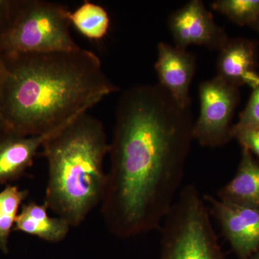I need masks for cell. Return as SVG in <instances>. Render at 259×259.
I'll return each instance as SVG.
<instances>
[{
  "label": "cell",
  "instance_id": "1",
  "mask_svg": "<svg viewBox=\"0 0 259 259\" xmlns=\"http://www.w3.org/2000/svg\"><path fill=\"white\" fill-rule=\"evenodd\" d=\"M194 123L190 108L158 83L135 85L121 95L100 203L113 236L160 229L183 180Z\"/></svg>",
  "mask_w": 259,
  "mask_h": 259
},
{
  "label": "cell",
  "instance_id": "3",
  "mask_svg": "<svg viewBox=\"0 0 259 259\" xmlns=\"http://www.w3.org/2000/svg\"><path fill=\"white\" fill-rule=\"evenodd\" d=\"M109 151L103 124L88 112L58 130L42 145L49 168L44 203L70 226L82 224L101 203L107 175L104 162Z\"/></svg>",
  "mask_w": 259,
  "mask_h": 259
},
{
  "label": "cell",
  "instance_id": "6",
  "mask_svg": "<svg viewBox=\"0 0 259 259\" xmlns=\"http://www.w3.org/2000/svg\"><path fill=\"white\" fill-rule=\"evenodd\" d=\"M200 112L194 123L193 138L207 148L222 146L233 139L232 119L240 100L239 88L216 76L199 88Z\"/></svg>",
  "mask_w": 259,
  "mask_h": 259
},
{
  "label": "cell",
  "instance_id": "21",
  "mask_svg": "<svg viewBox=\"0 0 259 259\" xmlns=\"http://www.w3.org/2000/svg\"><path fill=\"white\" fill-rule=\"evenodd\" d=\"M248 259H259V250L255 252L253 255H250Z\"/></svg>",
  "mask_w": 259,
  "mask_h": 259
},
{
  "label": "cell",
  "instance_id": "16",
  "mask_svg": "<svg viewBox=\"0 0 259 259\" xmlns=\"http://www.w3.org/2000/svg\"><path fill=\"white\" fill-rule=\"evenodd\" d=\"M211 6L240 26L252 27L259 19V0H218Z\"/></svg>",
  "mask_w": 259,
  "mask_h": 259
},
{
  "label": "cell",
  "instance_id": "22",
  "mask_svg": "<svg viewBox=\"0 0 259 259\" xmlns=\"http://www.w3.org/2000/svg\"><path fill=\"white\" fill-rule=\"evenodd\" d=\"M252 28L255 29V30H256V31L258 32V33L259 34V19L258 21H257L256 23H255L254 25L252 26Z\"/></svg>",
  "mask_w": 259,
  "mask_h": 259
},
{
  "label": "cell",
  "instance_id": "20",
  "mask_svg": "<svg viewBox=\"0 0 259 259\" xmlns=\"http://www.w3.org/2000/svg\"><path fill=\"white\" fill-rule=\"evenodd\" d=\"M6 135V131H5L4 125H3V122H2L1 119H0V141L3 139V138H4Z\"/></svg>",
  "mask_w": 259,
  "mask_h": 259
},
{
  "label": "cell",
  "instance_id": "10",
  "mask_svg": "<svg viewBox=\"0 0 259 259\" xmlns=\"http://www.w3.org/2000/svg\"><path fill=\"white\" fill-rule=\"evenodd\" d=\"M258 42L238 37L228 40L220 51L217 76L240 88L248 85L252 89L259 83Z\"/></svg>",
  "mask_w": 259,
  "mask_h": 259
},
{
  "label": "cell",
  "instance_id": "8",
  "mask_svg": "<svg viewBox=\"0 0 259 259\" xmlns=\"http://www.w3.org/2000/svg\"><path fill=\"white\" fill-rule=\"evenodd\" d=\"M209 213L217 220L227 241L239 259L259 250V209L204 196Z\"/></svg>",
  "mask_w": 259,
  "mask_h": 259
},
{
  "label": "cell",
  "instance_id": "9",
  "mask_svg": "<svg viewBox=\"0 0 259 259\" xmlns=\"http://www.w3.org/2000/svg\"><path fill=\"white\" fill-rule=\"evenodd\" d=\"M197 68L196 56L187 50L161 42L155 64L158 84L182 108H190V88Z\"/></svg>",
  "mask_w": 259,
  "mask_h": 259
},
{
  "label": "cell",
  "instance_id": "14",
  "mask_svg": "<svg viewBox=\"0 0 259 259\" xmlns=\"http://www.w3.org/2000/svg\"><path fill=\"white\" fill-rule=\"evenodd\" d=\"M71 25L90 40H101L108 32L110 19L105 8L85 1L74 12L69 13Z\"/></svg>",
  "mask_w": 259,
  "mask_h": 259
},
{
  "label": "cell",
  "instance_id": "18",
  "mask_svg": "<svg viewBox=\"0 0 259 259\" xmlns=\"http://www.w3.org/2000/svg\"><path fill=\"white\" fill-rule=\"evenodd\" d=\"M232 136L242 148L248 150L259 160V127L232 130Z\"/></svg>",
  "mask_w": 259,
  "mask_h": 259
},
{
  "label": "cell",
  "instance_id": "7",
  "mask_svg": "<svg viewBox=\"0 0 259 259\" xmlns=\"http://www.w3.org/2000/svg\"><path fill=\"white\" fill-rule=\"evenodd\" d=\"M168 25L175 47L182 50L197 45L220 51L229 40L224 29L218 26L201 0H192L172 13Z\"/></svg>",
  "mask_w": 259,
  "mask_h": 259
},
{
  "label": "cell",
  "instance_id": "2",
  "mask_svg": "<svg viewBox=\"0 0 259 259\" xmlns=\"http://www.w3.org/2000/svg\"><path fill=\"white\" fill-rule=\"evenodd\" d=\"M0 119L7 135L60 128L119 89L87 49L0 54Z\"/></svg>",
  "mask_w": 259,
  "mask_h": 259
},
{
  "label": "cell",
  "instance_id": "13",
  "mask_svg": "<svg viewBox=\"0 0 259 259\" xmlns=\"http://www.w3.org/2000/svg\"><path fill=\"white\" fill-rule=\"evenodd\" d=\"M45 203L30 202L22 206L14 231L23 232L49 243H59L67 236L71 226L62 218H52Z\"/></svg>",
  "mask_w": 259,
  "mask_h": 259
},
{
  "label": "cell",
  "instance_id": "15",
  "mask_svg": "<svg viewBox=\"0 0 259 259\" xmlns=\"http://www.w3.org/2000/svg\"><path fill=\"white\" fill-rule=\"evenodd\" d=\"M27 190H19L16 186L8 185L0 192V250L8 253V243L11 231L20 206L26 197Z\"/></svg>",
  "mask_w": 259,
  "mask_h": 259
},
{
  "label": "cell",
  "instance_id": "11",
  "mask_svg": "<svg viewBox=\"0 0 259 259\" xmlns=\"http://www.w3.org/2000/svg\"><path fill=\"white\" fill-rule=\"evenodd\" d=\"M60 128L37 136L6 135L0 141V184L21 176L32 166L39 148H42L51 135Z\"/></svg>",
  "mask_w": 259,
  "mask_h": 259
},
{
  "label": "cell",
  "instance_id": "5",
  "mask_svg": "<svg viewBox=\"0 0 259 259\" xmlns=\"http://www.w3.org/2000/svg\"><path fill=\"white\" fill-rule=\"evenodd\" d=\"M204 199L185 186L163 220L159 259H226Z\"/></svg>",
  "mask_w": 259,
  "mask_h": 259
},
{
  "label": "cell",
  "instance_id": "23",
  "mask_svg": "<svg viewBox=\"0 0 259 259\" xmlns=\"http://www.w3.org/2000/svg\"><path fill=\"white\" fill-rule=\"evenodd\" d=\"M0 73H1V59H0Z\"/></svg>",
  "mask_w": 259,
  "mask_h": 259
},
{
  "label": "cell",
  "instance_id": "12",
  "mask_svg": "<svg viewBox=\"0 0 259 259\" xmlns=\"http://www.w3.org/2000/svg\"><path fill=\"white\" fill-rule=\"evenodd\" d=\"M220 199L259 209V160L243 148L236 175L218 192Z\"/></svg>",
  "mask_w": 259,
  "mask_h": 259
},
{
  "label": "cell",
  "instance_id": "4",
  "mask_svg": "<svg viewBox=\"0 0 259 259\" xmlns=\"http://www.w3.org/2000/svg\"><path fill=\"white\" fill-rule=\"evenodd\" d=\"M70 11L47 0H16L0 54L50 53L81 49L71 35Z\"/></svg>",
  "mask_w": 259,
  "mask_h": 259
},
{
  "label": "cell",
  "instance_id": "17",
  "mask_svg": "<svg viewBox=\"0 0 259 259\" xmlns=\"http://www.w3.org/2000/svg\"><path fill=\"white\" fill-rule=\"evenodd\" d=\"M259 127V83L252 89L251 95L243 111L240 114L239 120L232 130Z\"/></svg>",
  "mask_w": 259,
  "mask_h": 259
},
{
  "label": "cell",
  "instance_id": "19",
  "mask_svg": "<svg viewBox=\"0 0 259 259\" xmlns=\"http://www.w3.org/2000/svg\"><path fill=\"white\" fill-rule=\"evenodd\" d=\"M16 0H0V37L6 30Z\"/></svg>",
  "mask_w": 259,
  "mask_h": 259
}]
</instances>
